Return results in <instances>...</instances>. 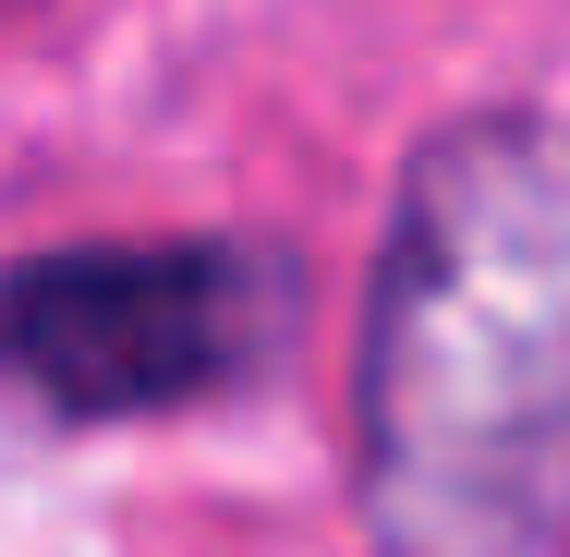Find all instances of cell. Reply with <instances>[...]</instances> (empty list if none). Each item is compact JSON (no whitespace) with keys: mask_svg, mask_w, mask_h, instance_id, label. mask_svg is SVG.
I'll list each match as a JSON object with an SVG mask.
<instances>
[{"mask_svg":"<svg viewBox=\"0 0 570 557\" xmlns=\"http://www.w3.org/2000/svg\"><path fill=\"white\" fill-rule=\"evenodd\" d=\"M352 497L376 557H570V121L473 110L413 146L352 351Z\"/></svg>","mask_w":570,"mask_h":557,"instance_id":"obj_1","label":"cell"},{"mask_svg":"<svg viewBox=\"0 0 570 557\" xmlns=\"http://www.w3.org/2000/svg\"><path fill=\"white\" fill-rule=\"evenodd\" d=\"M292 316L243 242H73L0 279V460L230 400Z\"/></svg>","mask_w":570,"mask_h":557,"instance_id":"obj_2","label":"cell"}]
</instances>
